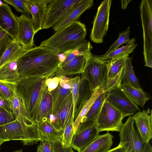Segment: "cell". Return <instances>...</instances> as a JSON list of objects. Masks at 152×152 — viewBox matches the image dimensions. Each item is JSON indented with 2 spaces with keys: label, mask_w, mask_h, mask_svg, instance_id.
I'll use <instances>...</instances> for the list:
<instances>
[{
  "label": "cell",
  "mask_w": 152,
  "mask_h": 152,
  "mask_svg": "<svg viewBox=\"0 0 152 152\" xmlns=\"http://www.w3.org/2000/svg\"><path fill=\"white\" fill-rule=\"evenodd\" d=\"M135 41V38H133L129 44L118 48L105 57L102 56L104 58L109 60L129 55L133 51L137 45V44L134 43Z\"/></svg>",
  "instance_id": "obj_34"
},
{
  "label": "cell",
  "mask_w": 152,
  "mask_h": 152,
  "mask_svg": "<svg viewBox=\"0 0 152 152\" xmlns=\"http://www.w3.org/2000/svg\"><path fill=\"white\" fill-rule=\"evenodd\" d=\"M41 141L61 137L63 130H58L48 121L37 123Z\"/></svg>",
  "instance_id": "obj_26"
},
{
  "label": "cell",
  "mask_w": 152,
  "mask_h": 152,
  "mask_svg": "<svg viewBox=\"0 0 152 152\" xmlns=\"http://www.w3.org/2000/svg\"><path fill=\"white\" fill-rule=\"evenodd\" d=\"M114 136L108 132L98 137L80 152H107L113 144Z\"/></svg>",
  "instance_id": "obj_24"
},
{
  "label": "cell",
  "mask_w": 152,
  "mask_h": 152,
  "mask_svg": "<svg viewBox=\"0 0 152 152\" xmlns=\"http://www.w3.org/2000/svg\"><path fill=\"white\" fill-rule=\"evenodd\" d=\"M52 0H27L35 34L43 29L47 5Z\"/></svg>",
  "instance_id": "obj_15"
},
{
  "label": "cell",
  "mask_w": 152,
  "mask_h": 152,
  "mask_svg": "<svg viewBox=\"0 0 152 152\" xmlns=\"http://www.w3.org/2000/svg\"><path fill=\"white\" fill-rule=\"evenodd\" d=\"M52 100L50 92L48 91L44 96L39 106L36 123L48 120L49 115L51 114Z\"/></svg>",
  "instance_id": "obj_31"
},
{
  "label": "cell",
  "mask_w": 152,
  "mask_h": 152,
  "mask_svg": "<svg viewBox=\"0 0 152 152\" xmlns=\"http://www.w3.org/2000/svg\"><path fill=\"white\" fill-rule=\"evenodd\" d=\"M19 77L17 72V60L6 63L0 67V81L14 82Z\"/></svg>",
  "instance_id": "obj_28"
},
{
  "label": "cell",
  "mask_w": 152,
  "mask_h": 152,
  "mask_svg": "<svg viewBox=\"0 0 152 152\" xmlns=\"http://www.w3.org/2000/svg\"><path fill=\"white\" fill-rule=\"evenodd\" d=\"M53 145L52 152H74L70 146L64 147L62 142V137L51 140Z\"/></svg>",
  "instance_id": "obj_39"
},
{
  "label": "cell",
  "mask_w": 152,
  "mask_h": 152,
  "mask_svg": "<svg viewBox=\"0 0 152 152\" xmlns=\"http://www.w3.org/2000/svg\"><path fill=\"white\" fill-rule=\"evenodd\" d=\"M16 119L12 113L0 106V126L11 122Z\"/></svg>",
  "instance_id": "obj_40"
},
{
  "label": "cell",
  "mask_w": 152,
  "mask_h": 152,
  "mask_svg": "<svg viewBox=\"0 0 152 152\" xmlns=\"http://www.w3.org/2000/svg\"><path fill=\"white\" fill-rule=\"evenodd\" d=\"M74 104L71 93L53 114L56 118L55 128L58 130H63L67 121L73 115Z\"/></svg>",
  "instance_id": "obj_21"
},
{
  "label": "cell",
  "mask_w": 152,
  "mask_h": 152,
  "mask_svg": "<svg viewBox=\"0 0 152 152\" xmlns=\"http://www.w3.org/2000/svg\"><path fill=\"white\" fill-rule=\"evenodd\" d=\"M131 1V0H122L121 1L122 9L124 10L126 9L128 4Z\"/></svg>",
  "instance_id": "obj_46"
},
{
  "label": "cell",
  "mask_w": 152,
  "mask_h": 152,
  "mask_svg": "<svg viewBox=\"0 0 152 152\" xmlns=\"http://www.w3.org/2000/svg\"><path fill=\"white\" fill-rule=\"evenodd\" d=\"M124 117L119 110L105 99L97 118L95 125L99 132L103 131L120 132Z\"/></svg>",
  "instance_id": "obj_8"
},
{
  "label": "cell",
  "mask_w": 152,
  "mask_h": 152,
  "mask_svg": "<svg viewBox=\"0 0 152 152\" xmlns=\"http://www.w3.org/2000/svg\"><path fill=\"white\" fill-rule=\"evenodd\" d=\"M18 17L12 12L11 7L4 3L0 7V29L6 31L8 36L17 41Z\"/></svg>",
  "instance_id": "obj_14"
},
{
  "label": "cell",
  "mask_w": 152,
  "mask_h": 152,
  "mask_svg": "<svg viewBox=\"0 0 152 152\" xmlns=\"http://www.w3.org/2000/svg\"><path fill=\"white\" fill-rule=\"evenodd\" d=\"M106 94V92L104 91L100 94L83 119L75 133L95 125L97 118L105 99Z\"/></svg>",
  "instance_id": "obj_20"
},
{
  "label": "cell",
  "mask_w": 152,
  "mask_h": 152,
  "mask_svg": "<svg viewBox=\"0 0 152 152\" xmlns=\"http://www.w3.org/2000/svg\"><path fill=\"white\" fill-rule=\"evenodd\" d=\"M0 140L5 142L20 140L24 145H31L41 141L36 123L30 119L16 118L0 126Z\"/></svg>",
  "instance_id": "obj_4"
},
{
  "label": "cell",
  "mask_w": 152,
  "mask_h": 152,
  "mask_svg": "<svg viewBox=\"0 0 152 152\" xmlns=\"http://www.w3.org/2000/svg\"><path fill=\"white\" fill-rule=\"evenodd\" d=\"M85 25L79 21L73 22L56 31L41 42L40 46L62 53L74 48L86 42Z\"/></svg>",
  "instance_id": "obj_3"
},
{
  "label": "cell",
  "mask_w": 152,
  "mask_h": 152,
  "mask_svg": "<svg viewBox=\"0 0 152 152\" xmlns=\"http://www.w3.org/2000/svg\"><path fill=\"white\" fill-rule=\"evenodd\" d=\"M93 48L91 43L87 41L78 45L74 48L59 54V68L80 56L88 58Z\"/></svg>",
  "instance_id": "obj_22"
},
{
  "label": "cell",
  "mask_w": 152,
  "mask_h": 152,
  "mask_svg": "<svg viewBox=\"0 0 152 152\" xmlns=\"http://www.w3.org/2000/svg\"><path fill=\"white\" fill-rule=\"evenodd\" d=\"M52 100L51 114H54L61 105L66 97L71 93L70 89L62 88L59 84L57 87L50 92Z\"/></svg>",
  "instance_id": "obj_32"
},
{
  "label": "cell",
  "mask_w": 152,
  "mask_h": 152,
  "mask_svg": "<svg viewBox=\"0 0 152 152\" xmlns=\"http://www.w3.org/2000/svg\"><path fill=\"white\" fill-rule=\"evenodd\" d=\"M105 99L111 104L119 110L124 117L133 115L140 111L139 107L133 103L125 93L121 84L106 93Z\"/></svg>",
  "instance_id": "obj_11"
},
{
  "label": "cell",
  "mask_w": 152,
  "mask_h": 152,
  "mask_svg": "<svg viewBox=\"0 0 152 152\" xmlns=\"http://www.w3.org/2000/svg\"><path fill=\"white\" fill-rule=\"evenodd\" d=\"M152 110L148 108L146 110L139 111L132 116L135 122L137 131L142 141L149 142L152 137Z\"/></svg>",
  "instance_id": "obj_16"
},
{
  "label": "cell",
  "mask_w": 152,
  "mask_h": 152,
  "mask_svg": "<svg viewBox=\"0 0 152 152\" xmlns=\"http://www.w3.org/2000/svg\"><path fill=\"white\" fill-rule=\"evenodd\" d=\"M94 5L93 0H80L66 13L52 29L57 31L71 23L76 21L81 15Z\"/></svg>",
  "instance_id": "obj_17"
},
{
  "label": "cell",
  "mask_w": 152,
  "mask_h": 152,
  "mask_svg": "<svg viewBox=\"0 0 152 152\" xmlns=\"http://www.w3.org/2000/svg\"><path fill=\"white\" fill-rule=\"evenodd\" d=\"M80 0H52L48 5L43 29L53 27Z\"/></svg>",
  "instance_id": "obj_12"
},
{
  "label": "cell",
  "mask_w": 152,
  "mask_h": 152,
  "mask_svg": "<svg viewBox=\"0 0 152 152\" xmlns=\"http://www.w3.org/2000/svg\"><path fill=\"white\" fill-rule=\"evenodd\" d=\"M112 1L104 0L98 7L95 16L90 35L91 41L96 43H102L107 32Z\"/></svg>",
  "instance_id": "obj_9"
},
{
  "label": "cell",
  "mask_w": 152,
  "mask_h": 152,
  "mask_svg": "<svg viewBox=\"0 0 152 152\" xmlns=\"http://www.w3.org/2000/svg\"><path fill=\"white\" fill-rule=\"evenodd\" d=\"M7 100L10 104L11 112L16 118H29L27 116L24 102L22 97L15 93L12 97Z\"/></svg>",
  "instance_id": "obj_30"
},
{
  "label": "cell",
  "mask_w": 152,
  "mask_h": 152,
  "mask_svg": "<svg viewBox=\"0 0 152 152\" xmlns=\"http://www.w3.org/2000/svg\"><path fill=\"white\" fill-rule=\"evenodd\" d=\"M60 53L40 46L26 50L17 59L19 77H53L59 69Z\"/></svg>",
  "instance_id": "obj_1"
},
{
  "label": "cell",
  "mask_w": 152,
  "mask_h": 152,
  "mask_svg": "<svg viewBox=\"0 0 152 152\" xmlns=\"http://www.w3.org/2000/svg\"><path fill=\"white\" fill-rule=\"evenodd\" d=\"M37 152H43L38 146L37 147Z\"/></svg>",
  "instance_id": "obj_48"
},
{
  "label": "cell",
  "mask_w": 152,
  "mask_h": 152,
  "mask_svg": "<svg viewBox=\"0 0 152 152\" xmlns=\"http://www.w3.org/2000/svg\"><path fill=\"white\" fill-rule=\"evenodd\" d=\"M7 36L8 35L6 32L3 29H0V41L4 37Z\"/></svg>",
  "instance_id": "obj_47"
},
{
  "label": "cell",
  "mask_w": 152,
  "mask_h": 152,
  "mask_svg": "<svg viewBox=\"0 0 152 152\" xmlns=\"http://www.w3.org/2000/svg\"><path fill=\"white\" fill-rule=\"evenodd\" d=\"M38 146L43 152H53V145L51 140H41Z\"/></svg>",
  "instance_id": "obj_43"
},
{
  "label": "cell",
  "mask_w": 152,
  "mask_h": 152,
  "mask_svg": "<svg viewBox=\"0 0 152 152\" xmlns=\"http://www.w3.org/2000/svg\"><path fill=\"white\" fill-rule=\"evenodd\" d=\"M4 2H3L1 1L0 0V7L1 6L4 4Z\"/></svg>",
  "instance_id": "obj_51"
},
{
  "label": "cell",
  "mask_w": 152,
  "mask_h": 152,
  "mask_svg": "<svg viewBox=\"0 0 152 152\" xmlns=\"http://www.w3.org/2000/svg\"><path fill=\"white\" fill-rule=\"evenodd\" d=\"M130 32V28L128 27L126 31H123L122 33H120L118 39L102 56L103 57L106 56L118 48L120 45L124 43H126V45L129 44L132 40V39H130L129 37Z\"/></svg>",
  "instance_id": "obj_35"
},
{
  "label": "cell",
  "mask_w": 152,
  "mask_h": 152,
  "mask_svg": "<svg viewBox=\"0 0 152 152\" xmlns=\"http://www.w3.org/2000/svg\"><path fill=\"white\" fill-rule=\"evenodd\" d=\"M5 141L2 140H0V146L3 143V142H5Z\"/></svg>",
  "instance_id": "obj_50"
},
{
  "label": "cell",
  "mask_w": 152,
  "mask_h": 152,
  "mask_svg": "<svg viewBox=\"0 0 152 152\" xmlns=\"http://www.w3.org/2000/svg\"><path fill=\"white\" fill-rule=\"evenodd\" d=\"M13 41L11 38L7 36L0 41V61L5 51Z\"/></svg>",
  "instance_id": "obj_41"
},
{
  "label": "cell",
  "mask_w": 152,
  "mask_h": 152,
  "mask_svg": "<svg viewBox=\"0 0 152 152\" xmlns=\"http://www.w3.org/2000/svg\"><path fill=\"white\" fill-rule=\"evenodd\" d=\"M4 2L12 6L18 12L30 17L31 13L27 4V0H3Z\"/></svg>",
  "instance_id": "obj_38"
},
{
  "label": "cell",
  "mask_w": 152,
  "mask_h": 152,
  "mask_svg": "<svg viewBox=\"0 0 152 152\" xmlns=\"http://www.w3.org/2000/svg\"><path fill=\"white\" fill-rule=\"evenodd\" d=\"M107 152H126L125 148L123 146L119 144L116 147L109 150Z\"/></svg>",
  "instance_id": "obj_45"
},
{
  "label": "cell",
  "mask_w": 152,
  "mask_h": 152,
  "mask_svg": "<svg viewBox=\"0 0 152 152\" xmlns=\"http://www.w3.org/2000/svg\"><path fill=\"white\" fill-rule=\"evenodd\" d=\"M26 50L18 42L13 41L4 53L0 61V67L6 63L17 60Z\"/></svg>",
  "instance_id": "obj_29"
},
{
  "label": "cell",
  "mask_w": 152,
  "mask_h": 152,
  "mask_svg": "<svg viewBox=\"0 0 152 152\" xmlns=\"http://www.w3.org/2000/svg\"><path fill=\"white\" fill-rule=\"evenodd\" d=\"M1 98L0 97V99H1Z\"/></svg>",
  "instance_id": "obj_52"
},
{
  "label": "cell",
  "mask_w": 152,
  "mask_h": 152,
  "mask_svg": "<svg viewBox=\"0 0 152 152\" xmlns=\"http://www.w3.org/2000/svg\"><path fill=\"white\" fill-rule=\"evenodd\" d=\"M109 62L102 55L91 53L87 58L81 76L88 81L92 93L99 88L104 90L107 82Z\"/></svg>",
  "instance_id": "obj_5"
},
{
  "label": "cell",
  "mask_w": 152,
  "mask_h": 152,
  "mask_svg": "<svg viewBox=\"0 0 152 152\" xmlns=\"http://www.w3.org/2000/svg\"><path fill=\"white\" fill-rule=\"evenodd\" d=\"M99 133L95 125L75 133L70 146L78 152H80L98 137Z\"/></svg>",
  "instance_id": "obj_19"
},
{
  "label": "cell",
  "mask_w": 152,
  "mask_h": 152,
  "mask_svg": "<svg viewBox=\"0 0 152 152\" xmlns=\"http://www.w3.org/2000/svg\"><path fill=\"white\" fill-rule=\"evenodd\" d=\"M143 31L145 66L152 68V1L142 0L140 7Z\"/></svg>",
  "instance_id": "obj_7"
},
{
  "label": "cell",
  "mask_w": 152,
  "mask_h": 152,
  "mask_svg": "<svg viewBox=\"0 0 152 152\" xmlns=\"http://www.w3.org/2000/svg\"><path fill=\"white\" fill-rule=\"evenodd\" d=\"M121 86L128 97L137 106L143 107L150 99L142 89H139L126 84H121Z\"/></svg>",
  "instance_id": "obj_25"
},
{
  "label": "cell",
  "mask_w": 152,
  "mask_h": 152,
  "mask_svg": "<svg viewBox=\"0 0 152 152\" xmlns=\"http://www.w3.org/2000/svg\"><path fill=\"white\" fill-rule=\"evenodd\" d=\"M35 33L31 17L22 14L18 17L17 41L26 50L33 48Z\"/></svg>",
  "instance_id": "obj_13"
},
{
  "label": "cell",
  "mask_w": 152,
  "mask_h": 152,
  "mask_svg": "<svg viewBox=\"0 0 152 152\" xmlns=\"http://www.w3.org/2000/svg\"><path fill=\"white\" fill-rule=\"evenodd\" d=\"M15 93V83L0 81V97L8 100Z\"/></svg>",
  "instance_id": "obj_37"
},
{
  "label": "cell",
  "mask_w": 152,
  "mask_h": 152,
  "mask_svg": "<svg viewBox=\"0 0 152 152\" xmlns=\"http://www.w3.org/2000/svg\"><path fill=\"white\" fill-rule=\"evenodd\" d=\"M13 152H23V151L22 149H20L18 150H16L15 151H14Z\"/></svg>",
  "instance_id": "obj_49"
},
{
  "label": "cell",
  "mask_w": 152,
  "mask_h": 152,
  "mask_svg": "<svg viewBox=\"0 0 152 152\" xmlns=\"http://www.w3.org/2000/svg\"><path fill=\"white\" fill-rule=\"evenodd\" d=\"M60 81V78L56 77L47 78L46 83L48 91L50 92L56 88L58 86Z\"/></svg>",
  "instance_id": "obj_42"
},
{
  "label": "cell",
  "mask_w": 152,
  "mask_h": 152,
  "mask_svg": "<svg viewBox=\"0 0 152 152\" xmlns=\"http://www.w3.org/2000/svg\"><path fill=\"white\" fill-rule=\"evenodd\" d=\"M87 59L86 58L83 56L76 57L60 66L55 75V77L60 78L63 76L81 74L84 69Z\"/></svg>",
  "instance_id": "obj_23"
},
{
  "label": "cell",
  "mask_w": 152,
  "mask_h": 152,
  "mask_svg": "<svg viewBox=\"0 0 152 152\" xmlns=\"http://www.w3.org/2000/svg\"><path fill=\"white\" fill-rule=\"evenodd\" d=\"M46 79L33 77H19L15 82V93L23 99L28 118L36 123L40 104L48 91Z\"/></svg>",
  "instance_id": "obj_2"
},
{
  "label": "cell",
  "mask_w": 152,
  "mask_h": 152,
  "mask_svg": "<svg viewBox=\"0 0 152 152\" xmlns=\"http://www.w3.org/2000/svg\"><path fill=\"white\" fill-rule=\"evenodd\" d=\"M59 84L62 88L65 89H71L70 78L66 76H63L60 78Z\"/></svg>",
  "instance_id": "obj_44"
},
{
  "label": "cell",
  "mask_w": 152,
  "mask_h": 152,
  "mask_svg": "<svg viewBox=\"0 0 152 152\" xmlns=\"http://www.w3.org/2000/svg\"><path fill=\"white\" fill-rule=\"evenodd\" d=\"M71 94L73 104V118L75 120L82 107L91 97L92 93L88 80L79 76L70 78Z\"/></svg>",
  "instance_id": "obj_10"
},
{
  "label": "cell",
  "mask_w": 152,
  "mask_h": 152,
  "mask_svg": "<svg viewBox=\"0 0 152 152\" xmlns=\"http://www.w3.org/2000/svg\"><path fill=\"white\" fill-rule=\"evenodd\" d=\"M129 55L109 60L107 82L104 91L107 92L121 83L122 72L126 60Z\"/></svg>",
  "instance_id": "obj_18"
},
{
  "label": "cell",
  "mask_w": 152,
  "mask_h": 152,
  "mask_svg": "<svg viewBox=\"0 0 152 152\" xmlns=\"http://www.w3.org/2000/svg\"><path fill=\"white\" fill-rule=\"evenodd\" d=\"M103 91H104L101 88L97 89L93 94L90 98L85 103L77 117L74 122V134L92 104L100 94Z\"/></svg>",
  "instance_id": "obj_33"
},
{
  "label": "cell",
  "mask_w": 152,
  "mask_h": 152,
  "mask_svg": "<svg viewBox=\"0 0 152 152\" xmlns=\"http://www.w3.org/2000/svg\"><path fill=\"white\" fill-rule=\"evenodd\" d=\"M132 116L129 115L123 124L119 134V144L124 147L126 152H152L149 142H144L134 127Z\"/></svg>",
  "instance_id": "obj_6"
},
{
  "label": "cell",
  "mask_w": 152,
  "mask_h": 152,
  "mask_svg": "<svg viewBox=\"0 0 152 152\" xmlns=\"http://www.w3.org/2000/svg\"><path fill=\"white\" fill-rule=\"evenodd\" d=\"M73 115L67 121L63 130L62 137V142L64 147L70 146L73 136L74 134Z\"/></svg>",
  "instance_id": "obj_36"
},
{
  "label": "cell",
  "mask_w": 152,
  "mask_h": 152,
  "mask_svg": "<svg viewBox=\"0 0 152 152\" xmlns=\"http://www.w3.org/2000/svg\"><path fill=\"white\" fill-rule=\"evenodd\" d=\"M132 57L129 56L126 60L122 71L121 84H129L137 89H142L132 65Z\"/></svg>",
  "instance_id": "obj_27"
}]
</instances>
